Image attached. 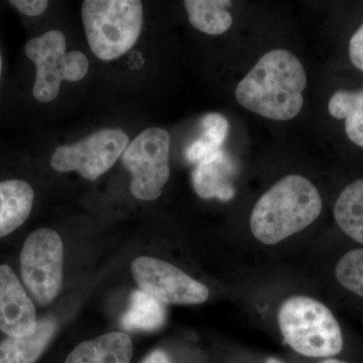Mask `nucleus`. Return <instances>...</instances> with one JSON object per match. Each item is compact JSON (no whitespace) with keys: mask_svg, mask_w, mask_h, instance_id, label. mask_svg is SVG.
Wrapping results in <instances>:
<instances>
[{"mask_svg":"<svg viewBox=\"0 0 363 363\" xmlns=\"http://www.w3.org/2000/svg\"><path fill=\"white\" fill-rule=\"evenodd\" d=\"M307 74L300 60L286 50L264 54L235 89L238 104L274 121H290L304 104Z\"/></svg>","mask_w":363,"mask_h":363,"instance_id":"nucleus-1","label":"nucleus"},{"mask_svg":"<svg viewBox=\"0 0 363 363\" xmlns=\"http://www.w3.org/2000/svg\"><path fill=\"white\" fill-rule=\"evenodd\" d=\"M322 206L321 196L312 182L289 175L259 198L252 210L250 228L260 242L276 245L312 224Z\"/></svg>","mask_w":363,"mask_h":363,"instance_id":"nucleus-2","label":"nucleus"},{"mask_svg":"<svg viewBox=\"0 0 363 363\" xmlns=\"http://www.w3.org/2000/svg\"><path fill=\"white\" fill-rule=\"evenodd\" d=\"M82 20L91 51L104 61L130 51L142 33L143 9L138 0H86Z\"/></svg>","mask_w":363,"mask_h":363,"instance_id":"nucleus-3","label":"nucleus"},{"mask_svg":"<svg viewBox=\"0 0 363 363\" xmlns=\"http://www.w3.org/2000/svg\"><path fill=\"white\" fill-rule=\"evenodd\" d=\"M279 324L286 342L305 357H330L342 350L343 336L337 320L314 298H288L279 309Z\"/></svg>","mask_w":363,"mask_h":363,"instance_id":"nucleus-4","label":"nucleus"},{"mask_svg":"<svg viewBox=\"0 0 363 363\" xmlns=\"http://www.w3.org/2000/svg\"><path fill=\"white\" fill-rule=\"evenodd\" d=\"M64 33L52 30L26 43V56L37 67L33 95L51 102L59 95L62 81L78 82L87 75L89 62L83 52L66 51Z\"/></svg>","mask_w":363,"mask_h":363,"instance_id":"nucleus-5","label":"nucleus"},{"mask_svg":"<svg viewBox=\"0 0 363 363\" xmlns=\"http://www.w3.org/2000/svg\"><path fill=\"white\" fill-rule=\"evenodd\" d=\"M171 138L164 128L143 131L124 150L121 161L133 176L130 191L136 199L154 201L169 178Z\"/></svg>","mask_w":363,"mask_h":363,"instance_id":"nucleus-6","label":"nucleus"},{"mask_svg":"<svg viewBox=\"0 0 363 363\" xmlns=\"http://www.w3.org/2000/svg\"><path fill=\"white\" fill-rule=\"evenodd\" d=\"M63 252L61 238L52 229H38L26 238L21 253V277L38 304H50L61 291Z\"/></svg>","mask_w":363,"mask_h":363,"instance_id":"nucleus-7","label":"nucleus"},{"mask_svg":"<svg viewBox=\"0 0 363 363\" xmlns=\"http://www.w3.org/2000/svg\"><path fill=\"white\" fill-rule=\"evenodd\" d=\"M130 138L119 128H105L80 142L57 147L51 166L56 171H76L88 180H96L116 164Z\"/></svg>","mask_w":363,"mask_h":363,"instance_id":"nucleus-8","label":"nucleus"},{"mask_svg":"<svg viewBox=\"0 0 363 363\" xmlns=\"http://www.w3.org/2000/svg\"><path fill=\"white\" fill-rule=\"evenodd\" d=\"M131 272L140 290L162 304L197 305L209 297L206 286L164 260L138 257Z\"/></svg>","mask_w":363,"mask_h":363,"instance_id":"nucleus-9","label":"nucleus"},{"mask_svg":"<svg viewBox=\"0 0 363 363\" xmlns=\"http://www.w3.org/2000/svg\"><path fill=\"white\" fill-rule=\"evenodd\" d=\"M35 305L20 279L6 264L0 266V330L11 337L32 335L37 330Z\"/></svg>","mask_w":363,"mask_h":363,"instance_id":"nucleus-10","label":"nucleus"},{"mask_svg":"<svg viewBox=\"0 0 363 363\" xmlns=\"http://www.w3.org/2000/svg\"><path fill=\"white\" fill-rule=\"evenodd\" d=\"M234 160L225 150H220L196 164L192 172V185L196 194L203 199L230 201L235 196Z\"/></svg>","mask_w":363,"mask_h":363,"instance_id":"nucleus-11","label":"nucleus"},{"mask_svg":"<svg viewBox=\"0 0 363 363\" xmlns=\"http://www.w3.org/2000/svg\"><path fill=\"white\" fill-rule=\"evenodd\" d=\"M133 352L128 334L111 332L79 344L65 363H130Z\"/></svg>","mask_w":363,"mask_h":363,"instance_id":"nucleus-12","label":"nucleus"},{"mask_svg":"<svg viewBox=\"0 0 363 363\" xmlns=\"http://www.w3.org/2000/svg\"><path fill=\"white\" fill-rule=\"evenodd\" d=\"M35 193L21 180L0 182V238L23 225L32 212Z\"/></svg>","mask_w":363,"mask_h":363,"instance_id":"nucleus-13","label":"nucleus"},{"mask_svg":"<svg viewBox=\"0 0 363 363\" xmlns=\"http://www.w3.org/2000/svg\"><path fill=\"white\" fill-rule=\"evenodd\" d=\"M56 323L50 318L38 322L32 335L9 337L0 342V363H35L51 342Z\"/></svg>","mask_w":363,"mask_h":363,"instance_id":"nucleus-14","label":"nucleus"},{"mask_svg":"<svg viewBox=\"0 0 363 363\" xmlns=\"http://www.w3.org/2000/svg\"><path fill=\"white\" fill-rule=\"evenodd\" d=\"M185 7L189 21L196 30L210 35H222L233 26V16L227 7L233 4L226 0H187Z\"/></svg>","mask_w":363,"mask_h":363,"instance_id":"nucleus-15","label":"nucleus"},{"mask_svg":"<svg viewBox=\"0 0 363 363\" xmlns=\"http://www.w3.org/2000/svg\"><path fill=\"white\" fill-rule=\"evenodd\" d=\"M167 319L164 304L142 290L130 298L128 311L121 318V326L130 331H155L161 328Z\"/></svg>","mask_w":363,"mask_h":363,"instance_id":"nucleus-16","label":"nucleus"},{"mask_svg":"<svg viewBox=\"0 0 363 363\" xmlns=\"http://www.w3.org/2000/svg\"><path fill=\"white\" fill-rule=\"evenodd\" d=\"M200 128L201 133L185 150L186 160L191 164H197L222 150L228 135V121L225 116L216 112L203 116Z\"/></svg>","mask_w":363,"mask_h":363,"instance_id":"nucleus-17","label":"nucleus"},{"mask_svg":"<svg viewBox=\"0 0 363 363\" xmlns=\"http://www.w3.org/2000/svg\"><path fill=\"white\" fill-rule=\"evenodd\" d=\"M334 217L344 233L363 245V179L344 189L334 206Z\"/></svg>","mask_w":363,"mask_h":363,"instance_id":"nucleus-18","label":"nucleus"},{"mask_svg":"<svg viewBox=\"0 0 363 363\" xmlns=\"http://www.w3.org/2000/svg\"><path fill=\"white\" fill-rule=\"evenodd\" d=\"M328 109L332 116L345 121L346 135L351 142L363 147V88L334 93Z\"/></svg>","mask_w":363,"mask_h":363,"instance_id":"nucleus-19","label":"nucleus"},{"mask_svg":"<svg viewBox=\"0 0 363 363\" xmlns=\"http://www.w3.org/2000/svg\"><path fill=\"white\" fill-rule=\"evenodd\" d=\"M336 278L344 288L363 298V250H351L339 260Z\"/></svg>","mask_w":363,"mask_h":363,"instance_id":"nucleus-20","label":"nucleus"},{"mask_svg":"<svg viewBox=\"0 0 363 363\" xmlns=\"http://www.w3.org/2000/svg\"><path fill=\"white\" fill-rule=\"evenodd\" d=\"M21 13L28 16H37L44 13L49 6L47 0H13L9 1Z\"/></svg>","mask_w":363,"mask_h":363,"instance_id":"nucleus-21","label":"nucleus"},{"mask_svg":"<svg viewBox=\"0 0 363 363\" xmlns=\"http://www.w3.org/2000/svg\"><path fill=\"white\" fill-rule=\"evenodd\" d=\"M350 57L353 65L363 71V23L351 38Z\"/></svg>","mask_w":363,"mask_h":363,"instance_id":"nucleus-22","label":"nucleus"},{"mask_svg":"<svg viewBox=\"0 0 363 363\" xmlns=\"http://www.w3.org/2000/svg\"><path fill=\"white\" fill-rule=\"evenodd\" d=\"M143 363H171L169 358L164 351L156 350L150 353Z\"/></svg>","mask_w":363,"mask_h":363,"instance_id":"nucleus-23","label":"nucleus"},{"mask_svg":"<svg viewBox=\"0 0 363 363\" xmlns=\"http://www.w3.org/2000/svg\"><path fill=\"white\" fill-rule=\"evenodd\" d=\"M322 363H347V362H342V360L333 359V358H331V359L325 360V362H323Z\"/></svg>","mask_w":363,"mask_h":363,"instance_id":"nucleus-24","label":"nucleus"},{"mask_svg":"<svg viewBox=\"0 0 363 363\" xmlns=\"http://www.w3.org/2000/svg\"><path fill=\"white\" fill-rule=\"evenodd\" d=\"M267 363H281L279 360L276 359V358H271V359L267 360Z\"/></svg>","mask_w":363,"mask_h":363,"instance_id":"nucleus-25","label":"nucleus"},{"mask_svg":"<svg viewBox=\"0 0 363 363\" xmlns=\"http://www.w3.org/2000/svg\"><path fill=\"white\" fill-rule=\"evenodd\" d=\"M1 70H2V61H1V55H0V76H1Z\"/></svg>","mask_w":363,"mask_h":363,"instance_id":"nucleus-26","label":"nucleus"}]
</instances>
